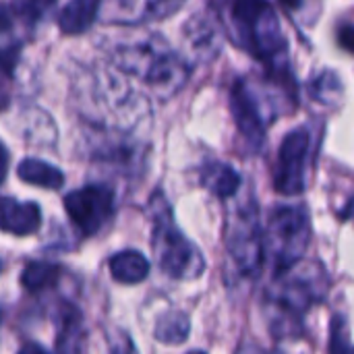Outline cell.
I'll return each instance as SVG.
<instances>
[{"label":"cell","mask_w":354,"mask_h":354,"mask_svg":"<svg viewBox=\"0 0 354 354\" xmlns=\"http://www.w3.org/2000/svg\"><path fill=\"white\" fill-rule=\"evenodd\" d=\"M56 4V0H15L12 2V10L29 25L37 23L52 6Z\"/></svg>","instance_id":"obj_20"},{"label":"cell","mask_w":354,"mask_h":354,"mask_svg":"<svg viewBox=\"0 0 354 354\" xmlns=\"http://www.w3.org/2000/svg\"><path fill=\"white\" fill-rule=\"evenodd\" d=\"M311 95L317 102H326V104L340 102V97H342V81H340V77H336L334 71L322 73L311 83Z\"/></svg>","instance_id":"obj_19"},{"label":"cell","mask_w":354,"mask_h":354,"mask_svg":"<svg viewBox=\"0 0 354 354\" xmlns=\"http://www.w3.org/2000/svg\"><path fill=\"white\" fill-rule=\"evenodd\" d=\"M17 172H19V178L23 183L44 187L48 191H56V189H60L64 185V174L56 166H52V164H48L44 160L27 158V160H23L19 164Z\"/></svg>","instance_id":"obj_15"},{"label":"cell","mask_w":354,"mask_h":354,"mask_svg":"<svg viewBox=\"0 0 354 354\" xmlns=\"http://www.w3.org/2000/svg\"><path fill=\"white\" fill-rule=\"evenodd\" d=\"M286 8H292V10H297V8H301V4H303V0H280Z\"/></svg>","instance_id":"obj_26"},{"label":"cell","mask_w":354,"mask_h":354,"mask_svg":"<svg viewBox=\"0 0 354 354\" xmlns=\"http://www.w3.org/2000/svg\"><path fill=\"white\" fill-rule=\"evenodd\" d=\"M6 170H8V151H6V147L0 143V185H2L4 178H6Z\"/></svg>","instance_id":"obj_24"},{"label":"cell","mask_w":354,"mask_h":354,"mask_svg":"<svg viewBox=\"0 0 354 354\" xmlns=\"http://www.w3.org/2000/svg\"><path fill=\"white\" fill-rule=\"evenodd\" d=\"M330 353H353V346L348 342V332H346L344 317H334V322H332Z\"/></svg>","instance_id":"obj_21"},{"label":"cell","mask_w":354,"mask_h":354,"mask_svg":"<svg viewBox=\"0 0 354 354\" xmlns=\"http://www.w3.org/2000/svg\"><path fill=\"white\" fill-rule=\"evenodd\" d=\"M97 10H100V0H68L60 8L56 23L62 33L79 35L93 25Z\"/></svg>","instance_id":"obj_11"},{"label":"cell","mask_w":354,"mask_h":354,"mask_svg":"<svg viewBox=\"0 0 354 354\" xmlns=\"http://www.w3.org/2000/svg\"><path fill=\"white\" fill-rule=\"evenodd\" d=\"M149 218L153 226L151 247L162 272L174 280H197L205 272V259L199 249L178 230L170 203L162 193L151 197Z\"/></svg>","instance_id":"obj_4"},{"label":"cell","mask_w":354,"mask_h":354,"mask_svg":"<svg viewBox=\"0 0 354 354\" xmlns=\"http://www.w3.org/2000/svg\"><path fill=\"white\" fill-rule=\"evenodd\" d=\"M189 317L180 311H168L156 324V338L162 344H183L189 338Z\"/></svg>","instance_id":"obj_17"},{"label":"cell","mask_w":354,"mask_h":354,"mask_svg":"<svg viewBox=\"0 0 354 354\" xmlns=\"http://www.w3.org/2000/svg\"><path fill=\"white\" fill-rule=\"evenodd\" d=\"M230 21L236 41L249 50L268 68V75L278 83H290L288 44L280 27V19L268 0H232Z\"/></svg>","instance_id":"obj_2"},{"label":"cell","mask_w":354,"mask_h":354,"mask_svg":"<svg viewBox=\"0 0 354 354\" xmlns=\"http://www.w3.org/2000/svg\"><path fill=\"white\" fill-rule=\"evenodd\" d=\"M170 2H178V0H170Z\"/></svg>","instance_id":"obj_27"},{"label":"cell","mask_w":354,"mask_h":354,"mask_svg":"<svg viewBox=\"0 0 354 354\" xmlns=\"http://www.w3.org/2000/svg\"><path fill=\"white\" fill-rule=\"evenodd\" d=\"M274 276V284L266 292L270 328L278 336H292L301 330L305 313L326 299L328 276L324 266L303 259Z\"/></svg>","instance_id":"obj_1"},{"label":"cell","mask_w":354,"mask_h":354,"mask_svg":"<svg viewBox=\"0 0 354 354\" xmlns=\"http://www.w3.org/2000/svg\"><path fill=\"white\" fill-rule=\"evenodd\" d=\"M201 183L218 199H230L241 189V174L226 162H209L201 172Z\"/></svg>","instance_id":"obj_13"},{"label":"cell","mask_w":354,"mask_h":354,"mask_svg":"<svg viewBox=\"0 0 354 354\" xmlns=\"http://www.w3.org/2000/svg\"><path fill=\"white\" fill-rule=\"evenodd\" d=\"M64 209L81 234H97L114 214V191L104 183L85 185L64 197Z\"/></svg>","instance_id":"obj_7"},{"label":"cell","mask_w":354,"mask_h":354,"mask_svg":"<svg viewBox=\"0 0 354 354\" xmlns=\"http://www.w3.org/2000/svg\"><path fill=\"white\" fill-rule=\"evenodd\" d=\"M187 31H189V35H191L193 48H195L199 54H216V52H218L216 33L212 31V25H209L205 19H201V17L191 19V23L187 25Z\"/></svg>","instance_id":"obj_18"},{"label":"cell","mask_w":354,"mask_h":354,"mask_svg":"<svg viewBox=\"0 0 354 354\" xmlns=\"http://www.w3.org/2000/svg\"><path fill=\"white\" fill-rule=\"evenodd\" d=\"M6 29H10V12H8L6 6L0 4V33L6 31Z\"/></svg>","instance_id":"obj_25"},{"label":"cell","mask_w":354,"mask_h":354,"mask_svg":"<svg viewBox=\"0 0 354 354\" xmlns=\"http://www.w3.org/2000/svg\"><path fill=\"white\" fill-rule=\"evenodd\" d=\"M311 158V135L305 127L290 131L278 151L274 187L280 195H301L307 185V166Z\"/></svg>","instance_id":"obj_8"},{"label":"cell","mask_w":354,"mask_h":354,"mask_svg":"<svg viewBox=\"0 0 354 354\" xmlns=\"http://www.w3.org/2000/svg\"><path fill=\"white\" fill-rule=\"evenodd\" d=\"M228 251L243 274L251 278L261 274L266 266L263 228L259 226L257 203H253V199H249L245 205H239L228 222Z\"/></svg>","instance_id":"obj_6"},{"label":"cell","mask_w":354,"mask_h":354,"mask_svg":"<svg viewBox=\"0 0 354 354\" xmlns=\"http://www.w3.org/2000/svg\"><path fill=\"white\" fill-rule=\"evenodd\" d=\"M230 112L234 116V122L239 131L245 135L247 141L253 145H261L266 139L268 122L266 110L259 102V95L249 79L241 77L232 83L230 89Z\"/></svg>","instance_id":"obj_9"},{"label":"cell","mask_w":354,"mask_h":354,"mask_svg":"<svg viewBox=\"0 0 354 354\" xmlns=\"http://www.w3.org/2000/svg\"><path fill=\"white\" fill-rule=\"evenodd\" d=\"M116 60L122 71L139 77L162 100L180 91L191 75V66L172 52L160 35L131 39L118 48Z\"/></svg>","instance_id":"obj_3"},{"label":"cell","mask_w":354,"mask_h":354,"mask_svg":"<svg viewBox=\"0 0 354 354\" xmlns=\"http://www.w3.org/2000/svg\"><path fill=\"white\" fill-rule=\"evenodd\" d=\"M110 274L118 284H139L149 276V261L143 253L135 251V249H127L120 251L116 255L110 257L108 261Z\"/></svg>","instance_id":"obj_12"},{"label":"cell","mask_w":354,"mask_h":354,"mask_svg":"<svg viewBox=\"0 0 354 354\" xmlns=\"http://www.w3.org/2000/svg\"><path fill=\"white\" fill-rule=\"evenodd\" d=\"M311 243V218L303 205H278L263 230V259L274 274L297 263Z\"/></svg>","instance_id":"obj_5"},{"label":"cell","mask_w":354,"mask_h":354,"mask_svg":"<svg viewBox=\"0 0 354 354\" xmlns=\"http://www.w3.org/2000/svg\"><path fill=\"white\" fill-rule=\"evenodd\" d=\"M19 60V46H10L0 50V75H12L15 64Z\"/></svg>","instance_id":"obj_22"},{"label":"cell","mask_w":354,"mask_h":354,"mask_svg":"<svg viewBox=\"0 0 354 354\" xmlns=\"http://www.w3.org/2000/svg\"><path fill=\"white\" fill-rule=\"evenodd\" d=\"M56 348L58 351H79L83 317L77 307L62 303L56 313Z\"/></svg>","instance_id":"obj_14"},{"label":"cell","mask_w":354,"mask_h":354,"mask_svg":"<svg viewBox=\"0 0 354 354\" xmlns=\"http://www.w3.org/2000/svg\"><path fill=\"white\" fill-rule=\"evenodd\" d=\"M62 278V268L48 261H31L25 266L21 274V284L29 292H41L48 288H54Z\"/></svg>","instance_id":"obj_16"},{"label":"cell","mask_w":354,"mask_h":354,"mask_svg":"<svg viewBox=\"0 0 354 354\" xmlns=\"http://www.w3.org/2000/svg\"><path fill=\"white\" fill-rule=\"evenodd\" d=\"M338 39H340V44H342L344 50H348V52L353 50V25H351V23H346V25L342 27V33H340Z\"/></svg>","instance_id":"obj_23"},{"label":"cell","mask_w":354,"mask_h":354,"mask_svg":"<svg viewBox=\"0 0 354 354\" xmlns=\"http://www.w3.org/2000/svg\"><path fill=\"white\" fill-rule=\"evenodd\" d=\"M41 226V209L35 201L0 197V230L12 236H29Z\"/></svg>","instance_id":"obj_10"}]
</instances>
